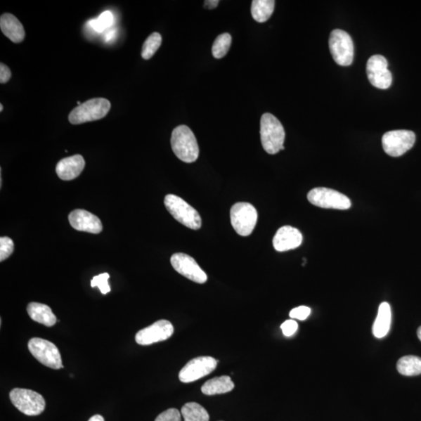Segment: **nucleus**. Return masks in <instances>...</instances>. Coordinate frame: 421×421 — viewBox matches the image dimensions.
<instances>
[{"mask_svg":"<svg viewBox=\"0 0 421 421\" xmlns=\"http://www.w3.org/2000/svg\"><path fill=\"white\" fill-rule=\"evenodd\" d=\"M260 134L263 148L268 154L276 155L285 149V133L283 126L273 114H263Z\"/></svg>","mask_w":421,"mask_h":421,"instance_id":"nucleus-1","label":"nucleus"},{"mask_svg":"<svg viewBox=\"0 0 421 421\" xmlns=\"http://www.w3.org/2000/svg\"><path fill=\"white\" fill-rule=\"evenodd\" d=\"M171 146L178 159L186 162H195L199 156V148L194 133L188 126L175 128L171 137Z\"/></svg>","mask_w":421,"mask_h":421,"instance_id":"nucleus-2","label":"nucleus"},{"mask_svg":"<svg viewBox=\"0 0 421 421\" xmlns=\"http://www.w3.org/2000/svg\"><path fill=\"white\" fill-rule=\"evenodd\" d=\"M111 103L108 99L96 98L78 105L69 115L70 124L77 125L104 118L110 112Z\"/></svg>","mask_w":421,"mask_h":421,"instance_id":"nucleus-3","label":"nucleus"},{"mask_svg":"<svg viewBox=\"0 0 421 421\" xmlns=\"http://www.w3.org/2000/svg\"><path fill=\"white\" fill-rule=\"evenodd\" d=\"M164 204L171 215L189 229L197 231L202 227V219L197 211L181 197L168 195L164 200Z\"/></svg>","mask_w":421,"mask_h":421,"instance_id":"nucleus-4","label":"nucleus"},{"mask_svg":"<svg viewBox=\"0 0 421 421\" xmlns=\"http://www.w3.org/2000/svg\"><path fill=\"white\" fill-rule=\"evenodd\" d=\"M10 399L13 405L27 416H38L46 408L44 396L30 389H13L10 392Z\"/></svg>","mask_w":421,"mask_h":421,"instance_id":"nucleus-5","label":"nucleus"},{"mask_svg":"<svg viewBox=\"0 0 421 421\" xmlns=\"http://www.w3.org/2000/svg\"><path fill=\"white\" fill-rule=\"evenodd\" d=\"M328 44L335 63L342 67L351 65L354 57V46L351 35L340 30H333Z\"/></svg>","mask_w":421,"mask_h":421,"instance_id":"nucleus-6","label":"nucleus"},{"mask_svg":"<svg viewBox=\"0 0 421 421\" xmlns=\"http://www.w3.org/2000/svg\"><path fill=\"white\" fill-rule=\"evenodd\" d=\"M231 220L234 231L242 237H247L254 230L258 212L252 204L238 202L231 208Z\"/></svg>","mask_w":421,"mask_h":421,"instance_id":"nucleus-7","label":"nucleus"},{"mask_svg":"<svg viewBox=\"0 0 421 421\" xmlns=\"http://www.w3.org/2000/svg\"><path fill=\"white\" fill-rule=\"evenodd\" d=\"M28 349L35 359L47 368H63L61 355L53 342L41 338H33L28 342Z\"/></svg>","mask_w":421,"mask_h":421,"instance_id":"nucleus-8","label":"nucleus"},{"mask_svg":"<svg viewBox=\"0 0 421 421\" xmlns=\"http://www.w3.org/2000/svg\"><path fill=\"white\" fill-rule=\"evenodd\" d=\"M308 199L311 204L323 209L346 210L351 209V202L339 191L325 188H317L309 191Z\"/></svg>","mask_w":421,"mask_h":421,"instance_id":"nucleus-9","label":"nucleus"},{"mask_svg":"<svg viewBox=\"0 0 421 421\" xmlns=\"http://www.w3.org/2000/svg\"><path fill=\"white\" fill-rule=\"evenodd\" d=\"M415 141L416 135L411 131H391L383 135L382 147L389 155L399 157L408 152L415 145Z\"/></svg>","mask_w":421,"mask_h":421,"instance_id":"nucleus-10","label":"nucleus"},{"mask_svg":"<svg viewBox=\"0 0 421 421\" xmlns=\"http://www.w3.org/2000/svg\"><path fill=\"white\" fill-rule=\"evenodd\" d=\"M218 361L212 356H199L190 361L181 370V382L190 383L209 375L216 370Z\"/></svg>","mask_w":421,"mask_h":421,"instance_id":"nucleus-11","label":"nucleus"},{"mask_svg":"<svg viewBox=\"0 0 421 421\" xmlns=\"http://www.w3.org/2000/svg\"><path fill=\"white\" fill-rule=\"evenodd\" d=\"M368 80L374 87L388 89L392 82V75L388 70V61L383 56L375 55L367 63Z\"/></svg>","mask_w":421,"mask_h":421,"instance_id":"nucleus-12","label":"nucleus"},{"mask_svg":"<svg viewBox=\"0 0 421 421\" xmlns=\"http://www.w3.org/2000/svg\"><path fill=\"white\" fill-rule=\"evenodd\" d=\"M170 261L176 272L187 279L199 284H204L208 280V276L190 255L176 253L171 257Z\"/></svg>","mask_w":421,"mask_h":421,"instance_id":"nucleus-13","label":"nucleus"},{"mask_svg":"<svg viewBox=\"0 0 421 421\" xmlns=\"http://www.w3.org/2000/svg\"><path fill=\"white\" fill-rule=\"evenodd\" d=\"M174 332V328L172 323L167 320H160L140 330L136 334L135 340L139 345L148 346L169 339Z\"/></svg>","mask_w":421,"mask_h":421,"instance_id":"nucleus-14","label":"nucleus"},{"mask_svg":"<svg viewBox=\"0 0 421 421\" xmlns=\"http://www.w3.org/2000/svg\"><path fill=\"white\" fill-rule=\"evenodd\" d=\"M69 222L76 231L98 234L103 231V224L93 214L82 210L76 209L70 212Z\"/></svg>","mask_w":421,"mask_h":421,"instance_id":"nucleus-15","label":"nucleus"},{"mask_svg":"<svg viewBox=\"0 0 421 421\" xmlns=\"http://www.w3.org/2000/svg\"><path fill=\"white\" fill-rule=\"evenodd\" d=\"M303 235L296 228L285 226L278 230L273 238V246L277 252H283L301 246Z\"/></svg>","mask_w":421,"mask_h":421,"instance_id":"nucleus-16","label":"nucleus"},{"mask_svg":"<svg viewBox=\"0 0 421 421\" xmlns=\"http://www.w3.org/2000/svg\"><path fill=\"white\" fill-rule=\"evenodd\" d=\"M85 161L81 155H75L63 159L57 163L56 172L63 181H72L82 173Z\"/></svg>","mask_w":421,"mask_h":421,"instance_id":"nucleus-17","label":"nucleus"},{"mask_svg":"<svg viewBox=\"0 0 421 421\" xmlns=\"http://www.w3.org/2000/svg\"><path fill=\"white\" fill-rule=\"evenodd\" d=\"M0 28L4 34L14 44H20L25 38V31L22 24L13 14H3L0 18Z\"/></svg>","mask_w":421,"mask_h":421,"instance_id":"nucleus-18","label":"nucleus"},{"mask_svg":"<svg viewBox=\"0 0 421 421\" xmlns=\"http://www.w3.org/2000/svg\"><path fill=\"white\" fill-rule=\"evenodd\" d=\"M28 316L38 323L47 327L56 325L57 319L51 309L48 306L40 303H30L27 305Z\"/></svg>","mask_w":421,"mask_h":421,"instance_id":"nucleus-19","label":"nucleus"},{"mask_svg":"<svg viewBox=\"0 0 421 421\" xmlns=\"http://www.w3.org/2000/svg\"><path fill=\"white\" fill-rule=\"evenodd\" d=\"M391 311L390 305L384 302L378 309L377 316L373 325V334L376 338H383L390 330Z\"/></svg>","mask_w":421,"mask_h":421,"instance_id":"nucleus-20","label":"nucleus"},{"mask_svg":"<svg viewBox=\"0 0 421 421\" xmlns=\"http://www.w3.org/2000/svg\"><path fill=\"white\" fill-rule=\"evenodd\" d=\"M235 387L230 376H221L206 382L202 387L205 395L214 396L231 391Z\"/></svg>","mask_w":421,"mask_h":421,"instance_id":"nucleus-21","label":"nucleus"},{"mask_svg":"<svg viewBox=\"0 0 421 421\" xmlns=\"http://www.w3.org/2000/svg\"><path fill=\"white\" fill-rule=\"evenodd\" d=\"M275 4L274 0H254L252 5V14L257 22H266L273 15Z\"/></svg>","mask_w":421,"mask_h":421,"instance_id":"nucleus-22","label":"nucleus"},{"mask_svg":"<svg viewBox=\"0 0 421 421\" xmlns=\"http://www.w3.org/2000/svg\"><path fill=\"white\" fill-rule=\"evenodd\" d=\"M397 370L405 376H416L421 374V358L417 356H406L397 362Z\"/></svg>","mask_w":421,"mask_h":421,"instance_id":"nucleus-23","label":"nucleus"},{"mask_svg":"<svg viewBox=\"0 0 421 421\" xmlns=\"http://www.w3.org/2000/svg\"><path fill=\"white\" fill-rule=\"evenodd\" d=\"M184 421H209V413L197 403L185 404L181 409Z\"/></svg>","mask_w":421,"mask_h":421,"instance_id":"nucleus-24","label":"nucleus"},{"mask_svg":"<svg viewBox=\"0 0 421 421\" xmlns=\"http://www.w3.org/2000/svg\"><path fill=\"white\" fill-rule=\"evenodd\" d=\"M232 44L230 34L219 35L212 46V55L216 59H222L229 52Z\"/></svg>","mask_w":421,"mask_h":421,"instance_id":"nucleus-25","label":"nucleus"},{"mask_svg":"<svg viewBox=\"0 0 421 421\" xmlns=\"http://www.w3.org/2000/svg\"><path fill=\"white\" fill-rule=\"evenodd\" d=\"M162 37L160 33L154 32L146 39L142 47L141 56L144 60H150L160 48Z\"/></svg>","mask_w":421,"mask_h":421,"instance_id":"nucleus-26","label":"nucleus"},{"mask_svg":"<svg viewBox=\"0 0 421 421\" xmlns=\"http://www.w3.org/2000/svg\"><path fill=\"white\" fill-rule=\"evenodd\" d=\"M113 22L112 13L109 11L103 12L98 19L91 20L89 22L92 30L97 32H103L110 27Z\"/></svg>","mask_w":421,"mask_h":421,"instance_id":"nucleus-27","label":"nucleus"},{"mask_svg":"<svg viewBox=\"0 0 421 421\" xmlns=\"http://www.w3.org/2000/svg\"><path fill=\"white\" fill-rule=\"evenodd\" d=\"M110 277V274L106 273L93 277V279L91 282V287L92 288L97 287L104 295L108 294L111 291L108 283Z\"/></svg>","mask_w":421,"mask_h":421,"instance_id":"nucleus-28","label":"nucleus"},{"mask_svg":"<svg viewBox=\"0 0 421 421\" xmlns=\"http://www.w3.org/2000/svg\"><path fill=\"white\" fill-rule=\"evenodd\" d=\"M14 245L10 238L2 237L0 238V261H4L13 254Z\"/></svg>","mask_w":421,"mask_h":421,"instance_id":"nucleus-29","label":"nucleus"},{"mask_svg":"<svg viewBox=\"0 0 421 421\" xmlns=\"http://www.w3.org/2000/svg\"><path fill=\"white\" fill-rule=\"evenodd\" d=\"M155 421H181V413L176 409H169L162 412Z\"/></svg>","mask_w":421,"mask_h":421,"instance_id":"nucleus-30","label":"nucleus"},{"mask_svg":"<svg viewBox=\"0 0 421 421\" xmlns=\"http://www.w3.org/2000/svg\"><path fill=\"white\" fill-rule=\"evenodd\" d=\"M311 310L309 306H301L294 309H292L290 313V316L292 318H295L304 320L311 315Z\"/></svg>","mask_w":421,"mask_h":421,"instance_id":"nucleus-31","label":"nucleus"},{"mask_svg":"<svg viewBox=\"0 0 421 421\" xmlns=\"http://www.w3.org/2000/svg\"><path fill=\"white\" fill-rule=\"evenodd\" d=\"M281 330L285 337H290L298 330V324L294 320H287L282 324Z\"/></svg>","mask_w":421,"mask_h":421,"instance_id":"nucleus-32","label":"nucleus"},{"mask_svg":"<svg viewBox=\"0 0 421 421\" xmlns=\"http://www.w3.org/2000/svg\"><path fill=\"white\" fill-rule=\"evenodd\" d=\"M11 77V71L8 67L3 63H0V83L8 82Z\"/></svg>","mask_w":421,"mask_h":421,"instance_id":"nucleus-33","label":"nucleus"},{"mask_svg":"<svg viewBox=\"0 0 421 421\" xmlns=\"http://www.w3.org/2000/svg\"><path fill=\"white\" fill-rule=\"evenodd\" d=\"M219 4V0H206V1H205V7L207 9L212 10L215 9Z\"/></svg>","mask_w":421,"mask_h":421,"instance_id":"nucleus-34","label":"nucleus"},{"mask_svg":"<svg viewBox=\"0 0 421 421\" xmlns=\"http://www.w3.org/2000/svg\"><path fill=\"white\" fill-rule=\"evenodd\" d=\"M89 421H105V420L103 416L97 415L91 417Z\"/></svg>","mask_w":421,"mask_h":421,"instance_id":"nucleus-35","label":"nucleus"},{"mask_svg":"<svg viewBox=\"0 0 421 421\" xmlns=\"http://www.w3.org/2000/svg\"><path fill=\"white\" fill-rule=\"evenodd\" d=\"M114 34H115V33H114L113 31L110 32V33L107 34V35H106V41H110V40H112V37H114Z\"/></svg>","mask_w":421,"mask_h":421,"instance_id":"nucleus-36","label":"nucleus"},{"mask_svg":"<svg viewBox=\"0 0 421 421\" xmlns=\"http://www.w3.org/2000/svg\"><path fill=\"white\" fill-rule=\"evenodd\" d=\"M417 337H418L419 339L421 341V326L418 328Z\"/></svg>","mask_w":421,"mask_h":421,"instance_id":"nucleus-37","label":"nucleus"},{"mask_svg":"<svg viewBox=\"0 0 421 421\" xmlns=\"http://www.w3.org/2000/svg\"><path fill=\"white\" fill-rule=\"evenodd\" d=\"M3 110H4L3 104H0V112H3Z\"/></svg>","mask_w":421,"mask_h":421,"instance_id":"nucleus-38","label":"nucleus"}]
</instances>
